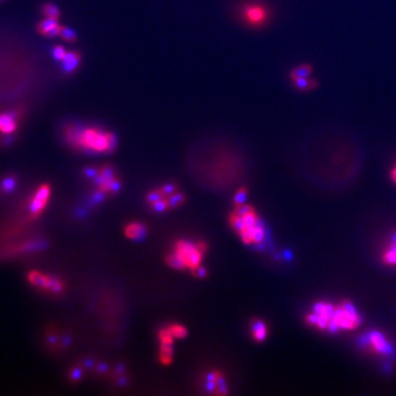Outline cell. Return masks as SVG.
<instances>
[{"label":"cell","mask_w":396,"mask_h":396,"mask_svg":"<svg viewBox=\"0 0 396 396\" xmlns=\"http://www.w3.org/2000/svg\"><path fill=\"white\" fill-rule=\"evenodd\" d=\"M107 134L96 129L80 130L75 142V146L86 148L96 153L106 152L107 149Z\"/></svg>","instance_id":"obj_1"},{"label":"cell","mask_w":396,"mask_h":396,"mask_svg":"<svg viewBox=\"0 0 396 396\" xmlns=\"http://www.w3.org/2000/svg\"><path fill=\"white\" fill-rule=\"evenodd\" d=\"M331 319L337 322L339 329L346 330L355 329L361 324L359 314L349 301L343 302L338 308H335Z\"/></svg>","instance_id":"obj_2"},{"label":"cell","mask_w":396,"mask_h":396,"mask_svg":"<svg viewBox=\"0 0 396 396\" xmlns=\"http://www.w3.org/2000/svg\"><path fill=\"white\" fill-rule=\"evenodd\" d=\"M243 17L250 25L259 26L266 21L268 12L260 4H248L243 8Z\"/></svg>","instance_id":"obj_3"},{"label":"cell","mask_w":396,"mask_h":396,"mask_svg":"<svg viewBox=\"0 0 396 396\" xmlns=\"http://www.w3.org/2000/svg\"><path fill=\"white\" fill-rule=\"evenodd\" d=\"M369 346L374 352L378 353H388L390 350L389 343L386 341L385 337L379 332H373L369 336Z\"/></svg>","instance_id":"obj_4"},{"label":"cell","mask_w":396,"mask_h":396,"mask_svg":"<svg viewBox=\"0 0 396 396\" xmlns=\"http://www.w3.org/2000/svg\"><path fill=\"white\" fill-rule=\"evenodd\" d=\"M125 235L133 240L142 241L147 235V230L142 224L132 223L125 229Z\"/></svg>","instance_id":"obj_5"},{"label":"cell","mask_w":396,"mask_h":396,"mask_svg":"<svg viewBox=\"0 0 396 396\" xmlns=\"http://www.w3.org/2000/svg\"><path fill=\"white\" fill-rule=\"evenodd\" d=\"M81 60V55L77 52H67L65 53L63 61V68L65 73L70 74L73 73L79 65Z\"/></svg>","instance_id":"obj_6"},{"label":"cell","mask_w":396,"mask_h":396,"mask_svg":"<svg viewBox=\"0 0 396 396\" xmlns=\"http://www.w3.org/2000/svg\"><path fill=\"white\" fill-rule=\"evenodd\" d=\"M383 262L389 266H396V234L387 245L382 254Z\"/></svg>","instance_id":"obj_7"},{"label":"cell","mask_w":396,"mask_h":396,"mask_svg":"<svg viewBox=\"0 0 396 396\" xmlns=\"http://www.w3.org/2000/svg\"><path fill=\"white\" fill-rule=\"evenodd\" d=\"M16 116L11 113L0 115V131L6 134L12 133L16 130Z\"/></svg>","instance_id":"obj_8"},{"label":"cell","mask_w":396,"mask_h":396,"mask_svg":"<svg viewBox=\"0 0 396 396\" xmlns=\"http://www.w3.org/2000/svg\"><path fill=\"white\" fill-rule=\"evenodd\" d=\"M313 72V68L310 65H302L294 68L290 73V77L292 80H296L299 78H308Z\"/></svg>","instance_id":"obj_9"},{"label":"cell","mask_w":396,"mask_h":396,"mask_svg":"<svg viewBox=\"0 0 396 396\" xmlns=\"http://www.w3.org/2000/svg\"><path fill=\"white\" fill-rule=\"evenodd\" d=\"M252 332L253 337L257 341H262L267 335V328L265 324L259 319L253 320L252 322Z\"/></svg>","instance_id":"obj_10"},{"label":"cell","mask_w":396,"mask_h":396,"mask_svg":"<svg viewBox=\"0 0 396 396\" xmlns=\"http://www.w3.org/2000/svg\"><path fill=\"white\" fill-rule=\"evenodd\" d=\"M197 247H195L194 244H191V243L188 242H183V241H181V242H178L177 245H176V253L178 255H180V257L184 260V262L186 261V259L188 258V256H189L194 250L196 249ZM186 264V263H185Z\"/></svg>","instance_id":"obj_11"},{"label":"cell","mask_w":396,"mask_h":396,"mask_svg":"<svg viewBox=\"0 0 396 396\" xmlns=\"http://www.w3.org/2000/svg\"><path fill=\"white\" fill-rule=\"evenodd\" d=\"M294 84L296 88L301 90V91H308V90H313V89L317 88V82L314 79H309V78H299V79H296L293 80Z\"/></svg>","instance_id":"obj_12"},{"label":"cell","mask_w":396,"mask_h":396,"mask_svg":"<svg viewBox=\"0 0 396 396\" xmlns=\"http://www.w3.org/2000/svg\"><path fill=\"white\" fill-rule=\"evenodd\" d=\"M57 20L58 19H54V18H46L45 19L42 20L39 25L37 26V30L39 33H41L42 35H45L48 31L52 30L54 27L57 25Z\"/></svg>","instance_id":"obj_13"},{"label":"cell","mask_w":396,"mask_h":396,"mask_svg":"<svg viewBox=\"0 0 396 396\" xmlns=\"http://www.w3.org/2000/svg\"><path fill=\"white\" fill-rule=\"evenodd\" d=\"M46 203L47 201H42L40 199H37L35 197L32 198V200L30 202V210L33 219H35L40 214L42 213Z\"/></svg>","instance_id":"obj_14"},{"label":"cell","mask_w":396,"mask_h":396,"mask_svg":"<svg viewBox=\"0 0 396 396\" xmlns=\"http://www.w3.org/2000/svg\"><path fill=\"white\" fill-rule=\"evenodd\" d=\"M42 14L46 17V18H54V19H58L60 17V10L57 6L52 4V3H46L42 6Z\"/></svg>","instance_id":"obj_15"},{"label":"cell","mask_w":396,"mask_h":396,"mask_svg":"<svg viewBox=\"0 0 396 396\" xmlns=\"http://www.w3.org/2000/svg\"><path fill=\"white\" fill-rule=\"evenodd\" d=\"M201 259L202 252L198 248H196V249L194 250V251L188 256V258L186 259V261H185L186 266L189 267L191 269H196V268L198 267V265H199V263H200V261H201Z\"/></svg>","instance_id":"obj_16"},{"label":"cell","mask_w":396,"mask_h":396,"mask_svg":"<svg viewBox=\"0 0 396 396\" xmlns=\"http://www.w3.org/2000/svg\"><path fill=\"white\" fill-rule=\"evenodd\" d=\"M171 344L169 343H161V348H160V361L163 364H169L171 361Z\"/></svg>","instance_id":"obj_17"},{"label":"cell","mask_w":396,"mask_h":396,"mask_svg":"<svg viewBox=\"0 0 396 396\" xmlns=\"http://www.w3.org/2000/svg\"><path fill=\"white\" fill-rule=\"evenodd\" d=\"M29 280L30 283L34 284L38 287L41 288H44L45 289V285H46V282H47V277L42 275L40 272H31L29 274Z\"/></svg>","instance_id":"obj_18"},{"label":"cell","mask_w":396,"mask_h":396,"mask_svg":"<svg viewBox=\"0 0 396 396\" xmlns=\"http://www.w3.org/2000/svg\"><path fill=\"white\" fill-rule=\"evenodd\" d=\"M166 261L170 266L175 268V269H183L184 267H186L184 260L176 252L174 254L168 256Z\"/></svg>","instance_id":"obj_19"},{"label":"cell","mask_w":396,"mask_h":396,"mask_svg":"<svg viewBox=\"0 0 396 396\" xmlns=\"http://www.w3.org/2000/svg\"><path fill=\"white\" fill-rule=\"evenodd\" d=\"M60 37L67 42H76L77 40V33L74 30L62 26L60 31Z\"/></svg>","instance_id":"obj_20"},{"label":"cell","mask_w":396,"mask_h":396,"mask_svg":"<svg viewBox=\"0 0 396 396\" xmlns=\"http://www.w3.org/2000/svg\"><path fill=\"white\" fill-rule=\"evenodd\" d=\"M50 194H51L50 186L48 184H42V186L39 187V189L36 192L35 195L33 197L42 200V201H48Z\"/></svg>","instance_id":"obj_21"},{"label":"cell","mask_w":396,"mask_h":396,"mask_svg":"<svg viewBox=\"0 0 396 396\" xmlns=\"http://www.w3.org/2000/svg\"><path fill=\"white\" fill-rule=\"evenodd\" d=\"M231 222L232 227L236 230L238 232H241L245 230V225L243 222L242 217L238 216V214H233L231 216Z\"/></svg>","instance_id":"obj_22"},{"label":"cell","mask_w":396,"mask_h":396,"mask_svg":"<svg viewBox=\"0 0 396 396\" xmlns=\"http://www.w3.org/2000/svg\"><path fill=\"white\" fill-rule=\"evenodd\" d=\"M185 200V197L183 194H175V195H171L168 199H167V203L168 206L170 208H173V207H178L180 205H182L183 202Z\"/></svg>","instance_id":"obj_23"},{"label":"cell","mask_w":396,"mask_h":396,"mask_svg":"<svg viewBox=\"0 0 396 396\" xmlns=\"http://www.w3.org/2000/svg\"><path fill=\"white\" fill-rule=\"evenodd\" d=\"M168 330L172 337H177V338H183L186 336L187 332L186 329L183 327L182 325H173L168 327Z\"/></svg>","instance_id":"obj_24"},{"label":"cell","mask_w":396,"mask_h":396,"mask_svg":"<svg viewBox=\"0 0 396 396\" xmlns=\"http://www.w3.org/2000/svg\"><path fill=\"white\" fill-rule=\"evenodd\" d=\"M257 216L255 215L254 211L250 212V213L246 214L242 216L243 222L244 225L247 229H253L256 226V221H257Z\"/></svg>","instance_id":"obj_25"},{"label":"cell","mask_w":396,"mask_h":396,"mask_svg":"<svg viewBox=\"0 0 396 396\" xmlns=\"http://www.w3.org/2000/svg\"><path fill=\"white\" fill-rule=\"evenodd\" d=\"M263 238H264V232L262 230V227H258V226L254 227L251 232L252 241L255 243H260L263 240Z\"/></svg>","instance_id":"obj_26"},{"label":"cell","mask_w":396,"mask_h":396,"mask_svg":"<svg viewBox=\"0 0 396 396\" xmlns=\"http://www.w3.org/2000/svg\"><path fill=\"white\" fill-rule=\"evenodd\" d=\"M247 198V190L245 188H240L238 190L236 195L234 196V204L237 206L242 205L244 202L246 201Z\"/></svg>","instance_id":"obj_27"},{"label":"cell","mask_w":396,"mask_h":396,"mask_svg":"<svg viewBox=\"0 0 396 396\" xmlns=\"http://www.w3.org/2000/svg\"><path fill=\"white\" fill-rule=\"evenodd\" d=\"M163 193L161 192V190H154L153 192L149 193L147 195V201L150 202L151 204H154L155 202L161 200L163 198Z\"/></svg>","instance_id":"obj_28"},{"label":"cell","mask_w":396,"mask_h":396,"mask_svg":"<svg viewBox=\"0 0 396 396\" xmlns=\"http://www.w3.org/2000/svg\"><path fill=\"white\" fill-rule=\"evenodd\" d=\"M16 186V180L14 177H7L2 182V190L5 192H12Z\"/></svg>","instance_id":"obj_29"},{"label":"cell","mask_w":396,"mask_h":396,"mask_svg":"<svg viewBox=\"0 0 396 396\" xmlns=\"http://www.w3.org/2000/svg\"><path fill=\"white\" fill-rule=\"evenodd\" d=\"M107 134L108 143H107V149L106 153L111 154L116 150V147H117V138L112 133H108L107 132Z\"/></svg>","instance_id":"obj_30"},{"label":"cell","mask_w":396,"mask_h":396,"mask_svg":"<svg viewBox=\"0 0 396 396\" xmlns=\"http://www.w3.org/2000/svg\"><path fill=\"white\" fill-rule=\"evenodd\" d=\"M100 173L104 176L106 181H111L115 178L114 171L110 165L104 166L100 170Z\"/></svg>","instance_id":"obj_31"},{"label":"cell","mask_w":396,"mask_h":396,"mask_svg":"<svg viewBox=\"0 0 396 396\" xmlns=\"http://www.w3.org/2000/svg\"><path fill=\"white\" fill-rule=\"evenodd\" d=\"M152 207L157 212H163L164 210H166L169 207V206H168L167 200L161 199V200H159V201L155 202L154 204H152Z\"/></svg>","instance_id":"obj_32"},{"label":"cell","mask_w":396,"mask_h":396,"mask_svg":"<svg viewBox=\"0 0 396 396\" xmlns=\"http://www.w3.org/2000/svg\"><path fill=\"white\" fill-rule=\"evenodd\" d=\"M252 211H253V208L250 206H248V205L242 204V205H239V206H237L236 207V214H238L240 217H242L246 214L250 213Z\"/></svg>","instance_id":"obj_33"},{"label":"cell","mask_w":396,"mask_h":396,"mask_svg":"<svg viewBox=\"0 0 396 396\" xmlns=\"http://www.w3.org/2000/svg\"><path fill=\"white\" fill-rule=\"evenodd\" d=\"M160 190L163 193V195H171L175 192L176 186L173 183H167V184H164Z\"/></svg>","instance_id":"obj_34"},{"label":"cell","mask_w":396,"mask_h":396,"mask_svg":"<svg viewBox=\"0 0 396 396\" xmlns=\"http://www.w3.org/2000/svg\"><path fill=\"white\" fill-rule=\"evenodd\" d=\"M217 384L219 386V394L220 395H227V388H226L225 381L222 375H218L217 380H216Z\"/></svg>","instance_id":"obj_35"},{"label":"cell","mask_w":396,"mask_h":396,"mask_svg":"<svg viewBox=\"0 0 396 396\" xmlns=\"http://www.w3.org/2000/svg\"><path fill=\"white\" fill-rule=\"evenodd\" d=\"M53 52H54V58L56 60H58V61H59V60L62 61V59H63L64 56H65V53H66L65 49L62 47V46H60V45L55 46V47L54 48V51H53Z\"/></svg>","instance_id":"obj_36"},{"label":"cell","mask_w":396,"mask_h":396,"mask_svg":"<svg viewBox=\"0 0 396 396\" xmlns=\"http://www.w3.org/2000/svg\"><path fill=\"white\" fill-rule=\"evenodd\" d=\"M72 381L74 382H78L81 377H82V369L80 367H76L72 370L71 374H70Z\"/></svg>","instance_id":"obj_37"},{"label":"cell","mask_w":396,"mask_h":396,"mask_svg":"<svg viewBox=\"0 0 396 396\" xmlns=\"http://www.w3.org/2000/svg\"><path fill=\"white\" fill-rule=\"evenodd\" d=\"M106 193H107V192H104V191H102V190L100 189L98 190V191H96L95 194L93 195V196H92V200L95 202V204L101 203V202L105 199Z\"/></svg>","instance_id":"obj_38"},{"label":"cell","mask_w":396,"mask_h":396,"mask_svg":"<svg viewBox=\"0 0 396 396\" xmlns=\"http://www.w3.org/2000/svg\"><path fill=\"white\" fill-rule=\"evenodd\" d=\"M83 173L85 176H87L88 178H95L98 173H100V170H97V169L92 168V167H87V168H84Z\"/></svg>","instance_id":"obj_39"},{"label":"cell","mask_w":396,"mask_h":396,"mask_svg":"<svg viewBox=\"0 0 396 396\" xmlns=\"http://www.w3.org/2000/svg\"><path fill=\"white\" fill-rule=\"evenodd\" d=\"M120 187H121V183H120V182L118 181V179L114 178L112 180V182L110 183L109 192H111L113 194H116V193H118V191H119Z\"/></svg>","instance_id":"obj_40"},{"label":"cell","mask_w":396,"mask_h":396,"mask_svg":"<svg viewBox=\"0 0 396 396\" xmlns=\"http://www.w3.org/2000/svg\"><path fill=\"white\" fill-rule=\"evenodd\" d=\"M61 28H62V26L59 25V24H57V25H56L55 27H54L52 30H49L47 33H46V34H45L44 36L49 37V38H54V37H56V36H60Z\"/></svg>","instance_id":"obj_41"},{"label":"cell","mask_w":396,"mask_h":396,"mask_svg":"<svg viewBox=\"0 0 396 396\" xmlns=\"http://www.w3.org/2000/svg\"><path fill=\"white\" fill-rule=\"evenodd\" d=\"M389 179L391 182L396 185V160L394 163V165L391 167L390 171H389Z\"/></svg>","instance_id":"obj_42"},{"label":"cell","mask_w":396,"mask_h":396,"mask_svg":"<svg viewBox=\"0 0 396 396\" xmlns=\"http://www.w3.org/2000/svg\"><path fill=\"white\" fill-rule=\"evenodd\" d=\"M318 318H319V316L317 314L313 313L308 316L307 317V321L311 325H317Z\"/></svg>","instance_id":"obj_43"},{"label":"cell","mask_w":396,"mask_h":396,"mask_svg":"<svg viewBox=\"0 0 396 396\" xmlns=\"http://www.w3.org/2000/svg\"><path fill=\"white\" fill-rule=\"evenodd\" d=\"M324 307H325V304H323L321 302L317 303L314 306V313L317 314L318 316H321L323 314V311H324Z\"/></svg>","instance_id":"obj_44"},{"label":"cell","mask_w":396,"mask_h":396,"mask_svg":"<svg viewBox=\"0 0 396 396\" xmlns=\"http://www.w3.org/2000/svg\"><path fill=\"white\" fill-rule=\"evenodd\" d=\"M94 181H95V184H96L99 188H100L101 186L106 182L105 178H104V176H103L101 173H98V174L94 178Z\"/></svg>","instance_id":"obj_45"},{"label":"cell","mask_w":396,"mask_h":396,"mask_svg":"<svg viewBox=\"0 0 396 396\" xmlns=\"http://www.w3.org/2000/svg\"><path fill=\"white\" fill-rule=\"evenodd\" d=\"M195 274L199 278H204L207 275V271L204 268H202V267H197L196 270H195Z\"/></svg>","instance_id":"obj_46"},{"label":"cell","mask_w":396,"mask_h":396,"mask_svg":"<svg viewBox=\"0 0 396 396\" xmlns=\"http://www.w3.org/2000/svg\"><path fill=\"white\" fill-rule=\"evenodd\" d=\"M107 369H108V367H107V364H105V363H100V364H98V365L96 366V371H97L98 373H106L107 371Z\"/></svg>","instance_id":"obj_47"},{"label":"cell","mask_w":396,"mask_h":396,"mask_svg":"<svg viewBox=\"0 0 396 396\" xmlns=\"http://www.w3.org/2000/svg\"><path fill=\"white\" fill-rule=\"evenodd\" d=\"M215 387H216L215 382L207 381V383L206 384V388H207V390L208 391V392H213V391L215 390Z\"/></svg>","instance_id":"obj_48"},{"label":"cell","mask_w":396,"mask_h":396,"mask_svg":"<svg viewBox=\"0 0 396 396\" xmlns=\"http://www.w3.org/2000/svg\"><path fill=\"white\" fill-rule=\"evenodd\" d=\"M217 377H218V373H209L207 375V381H210V382H216Z\"/></svg>","instance_id":"obj_49"},{"label":"cell","mask_w":396,"mask_h":396,"mask_svg":"<svg viewBox=\"0 0 396 396\" xmlns=\"http://www.w3.org/2000/svg\"><path fill=\"white\" fill-rule=\"evenodd\" d=\"M94 364H95V362L92 359H86L85 361H83V365L86 368H92V367H94Z\"/></svg>","instance_id":"obj_50"},{"label":"cell","mask_w":396,"mask_h":396,"mask_svg":"<svg viewBox=\"0 0 396 396\" xmlns=\"http://www.w3.org/2000/svg\"><path fill=\"white\" fill-rule=\"evenodd\" d=\"M125 373L124 365H123V364H119V365H118V366H117V368H116V373H117V374H119V375H120V374H123V373Z\"/></svg>","instance_id":"obj_51"},{"label":"cell","mask_w":396,"mask_h":396,"mask_svg":"<svg viewBox=\"0 0 396 396\" xmlns=\"http://www.w3.org/2000/svg\"><path fill=\"white\" fill-rule=\"evenodd\" d=\"M118 384L123 387V386L127 385V378L124 377V376H121L120 378L118 379Z\"/></svg>","instance_id":"obj_52"},{"label":"cell","mask_w":396,"mask_h":396,"mask_svg":"<svg viewBox=\"0 0 396 396\" xmlns=\"http://www.w3.org/2000/svg\"><path fill=\"white\" fill-rule=\"evenodd\" d=\"M284 259L286 260H292V258H293V254H292V252L290 251V250H286L285 252H284Z\"/></svg>","instance_id":"obj_53"},{"label":"cell","mask_w":396,"mask_h":396,"mask_svg":"<svg viewBox=\"0 0 396 396\" xmlns=\"http://www.w3.org/2000/svg\"><path fill=\"white\" fill-rule=\"evenodd\" d=\"M48 340H49V342L52 343V344H55L56 341H57V338L54 337V335H50L49 337H48Z\"/></svg>","instance_id":"obj_54"},{"label":"cell","mask_w":396,"mask_h":396,"mask_svg":"<svg viewBox=\"0 0 396 396\" xmlns=\"http://www.w3.org/2000/svg\"><path fill=\"white\" fill-rule=\"evenodd\" d=\"M70 341H71V340H70V338H69V337H64V345H65V346H67V345H69V344H70Z\"/></svg>","instance_id":"obj_55"},{"label":"cell","mask_w":396,"mask_h":396,"mask_svg":"<svg viewBox=\"0 0 396 396\" xmlns=\"http://www.w3.org/2000/svg\"><path fill=\"white\" fill-rule=\"evenodd\" d=\"M0 1H2V0H0Z\"/></svg>","instance_id":"obj_56"}]
</instances>
